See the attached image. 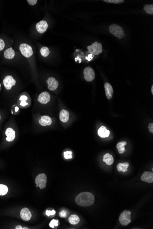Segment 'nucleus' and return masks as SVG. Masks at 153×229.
Masks as SVG:
<instances>
[{"instance_id": "f257e3e1", "label": "nucleus", "mask_w": 153, "mask_h": 229, "mask_svg": "<svg viewBox=\"0 0 153 229\" xmlns=\"http://www.w3.org/2000/svg\"><path fill=\"white\" fill-rule=\"evenodd\" d=\"M94 197L91 193L83 192L76 196L75 202L81 206L87 207L92 205L94 202Z\"/></svg>"}, {"instance_id": "f03ea898", "label": "nucleus", "mask_w": 153, "mask_h": 229, "mask_svg": "<svg viewBox=\"0 0 153 229\" xmlns=\"http://www.w3.org/2000/svg\"><path fill=\"white\" fill-rule=\"evenodd\" d=\"M110 32L117 38L121 39L125 36L123 30L120 26L116 24H112L110 27Z\"/></svg>"}, {"instance_id": "7ed1b4c3", "label": "nucleus", "mask_w": 153, "mask_h": 229, "mask_svg": "<svg viewBox=\"0 0 153 229\" xmlns=\"http://www.w3.org/2000/svg\"><path fill=\"white\" fill-rule=\"evenodd\" d=\"M89 53L93 55H99L103 51L101 44L97 42H95L91 45L88 46Z\"/></svg>"}, {"instance_id": "20e7f679", "label": "nucleus", "mask_w": 153, "mask_h": 229, "mask_svg": "<svg viewBox=\"0 0 153 229\" xmlns=\"http://www.w3.org/2000/svg\"><path fill=\"white\" fill-rule=\"evenodd\" d=\"M131 212L130 211L124 210L121 214L119 216V221L123 226H127L131 222Z\"/></svg>"}, {"instance_id": "39448f33", "label": "nucleus", "mask_w": 153, "mask_h": 229, "mask_svg": "<svg viewBox=\"0 0 153 229\" xmlns=\"http://www.w3.org/2000/svg\"><path fill=\"white\" fill-rule=\"evenodd\" d=\"M47 177L44 173L39 174L36 177L35 183L36 187H39L40 189H43L46 187Z\"/></svg>"}, {"instance_id": "423d86ee", "label": "nucleus", "mask_w": 153, "mask_h": 229, "mask_svg": "<svg viewBox=\"0 0 153 229\" xmlns=\"http://www.w3.org/2000/svg\"><path fill=\"white\" fill-rule=\"evenodd\" d=\"M20 51L24 57L29 58L33 55L32 47L26 43H22L19 46Z\"/></svg>"}, {"instance_id": "0eeeda50", "label": "nucleus", "mask_w": 153, "mask_h": 229, "mask_svg": "<svg viewBox=\"0 0 153 229\" xmlns=\"http://www.w3.org/2000/svg\"><path fill=\"white\" fill-rule=\"evenodd\" d=\"M84 78L87 82H91L95 78V73L94 69L90 67H87L83 71Z\"/></svg>"}, {"instance_id": "6e6552de", "label": "nucleus", "mask_w": 153, "mask_h": 229, "mask_svg": "<svg viewBox=\"0 0 153 229\" xmlns=\"http://www.w3.org/2000/svg\"><path fill=\"white\" fill-rule=\"evenodd\" d=\"M3 85L6 89L9 90L16 84V80L11 76H7L4 79Z\"/></svg>"}, {"instance_id": "1a4fd4ad", "label": "nucleus", "mask_w": 153, "mask_h": 229, "mask_svg": "<svg viewBox=\"0 0 153 229\" xmlns=\"http://www.w3.org/2000/svg\"><path fill=\"white\" fill-rule=\"evenodd\" d=\"M48 88L50 91H54L57 89L59 83L54 77H49L47 80Z\"/></svg>"}, {"instance_id": "9d476101", "label": "nucleus", "mask_w": 153, "mask_h": 229, "mask_svg": "<svg viewBox=\"0 0 153 229\" xmlns=\"http://www.w3.org/2000/svg\"><path fill=\"white\" fill-rule=\"evenodd\" d=\"M50 95L46 91H44L41 93L38 98L39 102L42 104H46L50 101Z\"/></svg>"}, {"instance_id": "9b49d317", "label": "nucleus", "mask_w": 153, "mask_h": 229, "mask_svg": "<svg viewBox=\"0 0 153 229\" xmlns=\"http://www.w3.org/2000/svg\"><path fill=\"white\" fill-rule=\"evenodd\" d=\"M48 27V23L45 20H42V21H40L37 23L36 25L37 30L40 34H43L46 31Z\"/></svg>"}, {"instance_id": "f8f14e48", "label": "nucleus", "mask_w": 153, "mask_h": 229, "mask_svg": "<svg viewBox=\"0 0 153 229\" xmlns=\"http://www.w3.org/2000/svg\"><path fill=\"white\" fill-rule=\"evenodd\" d=\"M20 216L23 221H29L32 217V214L28 208H24L21 210Z\"/></svg>"}, {"instance_id": "ddd939ff", "label": "nucleus", "mask_w": 153, "mask_h": 229, "mask_svg": "<svg viewBox=\"0 0 153 229\" xmlns=\"http://www.w3.org/2000/svg\"><path fill=\"white\" fill-rule=\"evenodd\" d=\"M5 134L7 136L6 140L8 142H12L15 138V132L12 128H8L6 130Z\"/></svg>"}, {"instance_id": "4468645a", "label": "nucleus", "mask_w": 153, "mask_h": 229, "mask_svg": "<svg viewBox=\"0 0 153 229\" xmlns=\"http://www.w3.org/2000/svg\"><path fill=\"white\" fill-rule=\"evenodd\" d=\"M141 179L143 181L151 184L153 182V173L151 172H145L141 176Z\"/></svg>"}, {"instance_id": "2eb2a0df", "label": "nucleus", "mask_w": 153, "mask_h": 229, "mask_svg": "<svg viewBox=\"0 0 153 229\" xmlns=\"http://www.w3.org/2000/svg\"><path fill=\"white\" fill-rule=\"evenodd\" d=\"M105 95L108 99H110L112 98L113 94L114 92L112 87L109 83H106L105 84Z\"/></svg>"}, {"instance_id": "dca6fc26", "label": "nucleus", "mask_w": 153, "mask_h": 229, "mask_svg": "<svg viewBox=\"0 0 153 229\" xmlns=\"http://www.w3.org/2000/svg\"><path fill=\"white\" fill-rule=\"evenodd\" d=\"M39 122L41 126H48V125H50L52 124V120L49 116L44 115L42 116L39 119Z\"/></svg>"}, {"instance_id": "f3484780", "label": "nucleus", "mask_w": 153, "mask_h": 229, "mask_svg": "<svg viewBox=\"0 0 153 229\" xmlns=\"http://www.w3.org/2000/svg\"><path fill=\"white\" fill-rule=\"evenodd\" d=\"M59 118L62 122L66 123L69 119V112L66 110H62L60 113Z\"/></svg>"}, {"instance_id": "a211bd4d", "label": "nucleus", "mask_w": 153, "mask_h": 229, "mask_svg": "<svg viewBox=\"0 0 153 229\" xmlns=\"http://www.w3.org/2000/svg\"><path fill=\"white\" fill-rule=\"evenodd\" d=\"M109 130L106 129V127L105 126H101V127L99 129L98 131V134L100 136V137L102 138H105V137H108L110 135Z\"/></svg>"}, {"instance_id": "6ab92c4d", "label": "nucleus", "mask_w": 153, "mask_h": 229, "mask_svg": "<svg viewBox=\"0 0 153 229\" xmlns=\"http://www.w3.org/2000/svg\"><path fill=\"white\" fill-rule=\"evenodd\" d=\"M15 52L12 48H8L5 51L4 53V56L6 59H12L14 57Z\"/></svg>"}, {"instance_id": "aec40b11", "label": "nucleus", "mask_w": 153, "mask_h": 229, "mask_svg": "<svg viewBox=\"0 0 153 229\" xmlns=\"http://www.w3.org/2000/svg\"><path fill=\"white\" fill-rule=\"evenodd\" d=\"M103 162H105L107 165H111L114 162V158L112 155L107 153L104 155L103 159Z\"/></svg>"}, {"instance_id": "412c9836", "label": "nucleus", "mask_w": 153, "mask_h": 229, "mask_svg": "<svg viewBox=\"0 0 153 229\" xmlns=\"http://www.w3.org/2000/svg\"><path fill=\"white\" fill-rule=\"evenodd\" d=\"M129 167V164L128 162L120 163L117 165V169L119 172H123V173L127 172L128 168Z\"/></svg>"}, {"instance_id": "4be33fe9", "label": "nucleus", "mask_w": 153, "mask_h": 229, "mask_svg": "<svg viewBox=\"0 0 153 229\" xmlns=\"http://www.w3.org/2000/svg\"><path fill=\"white\" fill-rule=\"evenodd\" d=\"M127 144L126 141H123L117 143L116 145V148L118 151V152L120 154H123L125 151V146Z\"/></svg>"}, {"instance_id": "5701e85b", "label": "nucleus", "mask_w": 153, "mask_h": 229, "mask_svg": "<svg viewBox=\"0 0 153 229\" xmlns=\"http://www.w3.org/2000/svg\"><path fill=\"white\" fill-rule=\"evenodd\" d=\"M69 223L72 225H76L80 221V219L78 215H71L68 219Z\"/></svg>"}, {"instance_id": "b1692460", "label": "nucleus", "mask_w": 153, "mask_h": 229, "mask_svg": "<svg viewBox=\"0 0 153 229\" xmlns=\"http://www.w3.org/2000/svg\"><path fill=\"white\" fill-rule=\"evenodd\" d=\"M28 98L25 95H23L19 98L20 105L25 107L28 105Z\"/></svg>"}, {"instance_id": "393cba45", "label": "nucleus", "mask_w": 153, "mask_h": 229, "mask_svg": "<svg viewBox=\"0 0 153 229\" xmlns=\"http://www.w3.org/2000/svg\"><path fill=\"white\" fill-rule=\"evenodd\" d=\"M144 11H145L146 12L149 14L153 15V5L152 4L148 5L147 4L144 6Z\"/></svg>"}, {"instance_id": "a878e982", "label": "nucleus", "mask_w": 153, "mask_h": 229, "mask_svg": "<svg viewBox=\"0 0 153 229\" xmlns=\"http://www.w3.org/2000/svg\"><path fill=\"white\" fill-rule=\"evenodd\" d=\"M40 52H41V56H42L45 57L48 56H49V54L50 53L49 50L46 47H42L41 49Z\"/></svg>"}, {"instance_id": "bb28decb", "label": "nucleus", "mask_w": 153, "mask_h": 229, "mask_svg": "<svg viewBox=\"0 0 153 229\" xmlns=\"http://www.w3.org/2000/svg\"><path fill=\"white\" fill-rule=\"evenodd\" d=\"M8 187L6 185L3 184H0V196H3L7 194L8 193Z\"/></svg>"}, {"instance_id": "cd10ccee", "label": "nucleus", "mask_w": 153, "mask_h": 229, "mask_svg": "<svg viewBox=\"0 0 153 229\" xmlns=\"http://www.w3.org/2000/svg\"><path fill=\"white\" fill-rule=\"evenodd\" d=\"M64 157L66 159H69L72 158V152L71 151H65L64 152Z\"/></svg>"}, {"instance_id": "c85d7f7f", "label": "nucleus", "mask_w": 153, "mask_h": 229, "mask_svg": "<svg viewBox=\"0 0 153 229\" xmlns=\"http://www.w3.org/2000/svg\"><path fill=\"white\" fill-rule=\"evenodd\" d=\"M103 1L108 2V3H112L119 4L123 3L124 1L123 0H104Z\"/></svg>"}, {"instance_id": "c756f323", "label": "nucleus", "mask_w": 153, "mask_h": 229, "mask_svg": "<svg viewBox=\"0 0 153 229\" xmlns=\"http://www.w3.org/2000/svg\"><path fill=\"white\" fill-rule=\"evenodd\" d=\"M58 225V221L57 220L53 219L50 223L49 226L51 228H55V226H57Z\"/></svg>"}, {"instance_id": "7c9ffc66", "label": "nucleus", "mask_w": 153, "mask_h": 229, "mask_svg": "<svg viewBox=\"0 0 153 229\" xmlns=\"http://www.w3.org/2000/svg\"><path fill=\"white\" fill-rule=\"evenodd\" d=\"M59 216H60L61 218H65V217H67V211L65 210H63L61 211L59 213Z\"/></svg>"}, {"instance_id": "2f4dec72", "label": "nucleus", "mask_w": 153, "mask_h": 229, "mask_svg": "<svg viewBox=\"0 0 153 229\" xmlns=\"http://www.w3.org/2000/svg\"><path fill=\"white\" fill-rule=\"evenodd\" d=\"M56 214V211L54 210L52 211L47 210L46 211V215L47 216H50V215H54Z\"/></svg>"}, {"instance_id": "473e14b6", "label": "nucleus", "mask_w": 153, "mask_h": 229, "mask_svg": "<svg viewBox=\"0 0 153 229\" xmlns=\"http://www.w3.org/2000/svg\"><path fill=\"white\" fill-rule=\"evenodd\" d=\"M5 47V43L3 40L0 39V51L2 50Z\"/></svg>"}, {"instance_id": "72a5a7b5", "label": "nucleus", "mask_w": 153, "mask_h": 229, "mask_svg": "<svg viewBox=\"0 0 153 229\" xmlns=\"http://www.w3.org/2000/svg\"><path fill=\"white\" fill-rule=\"evenodd\" d=\"M27 1L29 4L31 6H34L37 3L38 1L37 0H28Z\"/></svg>"}, {"instance_id": "f704fd0d", "label": "nucleus", "mask_w": 153, "mask_h": 229, "mask_svg": "<svg viewBox=\"0 0 153 229\" xmlns=\"http://www.w3.org/2000/svg\"><path fill=\"white\" fill-rule=\"evenodd\" d=\"M148 128H149V131L151 133H153V123H150L149 124V127H148Z\"/></svg>"}, {"instance_id": "c9c22d12", "label": "nucleus", "mask_w": 153, "mask_h": 229, "mask_svg": "<svg viewBox=\"0 0 153 229\" xmlns=\"http://www.w3.org/2000/svg\"><path fill=\"white\" fill-rule=\"evenodd\" d=\"M15 229H23V228H22V226H17L16 227Z\"/></svg>"}, {"instance_id": "e433bc0d", "label": "nucleus", "mask_w": 153, "mask_h": 229, "mask_svg": "<svg viewBox=\"0 0 153 229\" xmlns=\"http://www.w3.org/2000/svg\"><path fill=\"white\" fill-rule=\"evenodd\" d=\"M19 110V108H18V107H16L15 108V111L16 112H18V111Z\"/></svg>"}, {"instance_id": "4c0bfd02", "label": "nucleus", "mask_w": 153, "mask_h": 229, "mask_svg": "<svg viewBox=\"0 0 153 229\" xmlns=\"http://www.w3.org/2000/svg\"><path fill=\"white\" fill-rule=\"evenodd\" d=\"M151 92H152V94H153V86H152V87H151Z\"/></svg>"}, {"instance_id": "58836bf2", "label": "nucleus", "mask_w": 153, "mask_h": 229, "mask_svg": "<svg viewBox=\"0 0 153 229\" xmlns=\"http://www.w3.org/2000/svg\"><path fill=\"white\" fill-rule=\"evenodd\" d=\"M23 229H28V228H27V227H24V228H23Z\"/></svg>"}, {"instance_id": "ea45409f", "label": "nucleus", "mask_w": 153, "mask_h": 229, "mask_svg": "<svg viewBox=\"0 0 153 229\" xmlns=\"http://www.w3.org/2000/svg\"><path fill=\"white\" fill-rule=\"evenodd\" d=\"M0 90H1V84H0Z\"/></svg>"}, {"instance_id": "a19ab883", "label": "nucleus", "mask_w": 153, "mask_h": 229, "mask_svg": "<svg viewBox=\"0 0 153 229\" xmlns=\"http://www.w3.org/2000/svg\"><path fill=\"white\" fill-rule=\"evenodd\" d=\"M0 120H1V116H0Z\"/></svg>"}]
</instances>
